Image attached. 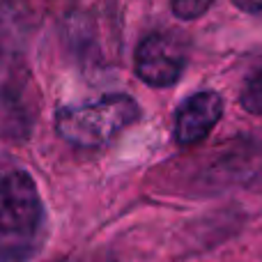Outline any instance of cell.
<instances>
[{
	"label": "cell",
	"instance_id": "1",
	"mask_svg": "<svg viewBox=\"0 0 262 262\" xmlns=\"http://www.w3.org/2000/svg\"><path fill=\"white\" fill-rule=\"evenodd\" d=\"M46 237V212L30 172L0 166V262H28Z\"/></svg>",
	"mask_w": 262,
	"mask_h": 262
},
{
	"label": "cell",
	"instance_id": "2",
	"mask_svg": "<svg viewBox=\"0 0 262 262\" xmlns=\"http://www.w3.org/2000/svg\"><path fill=\"white\" fill-rule=\"evenodd\" d=\"M140 118V108L124 92L62 106L55 115V131L64 143L81 149H97L113 143Z\"/></svg>",
	"mask_w": 262,
	"mask_h": 262
},
{
	"label": "cell",
	"instance_id": "3",
	"mask_svg": "<svg viewBox=\"0 0 262 262\" xmlns=\"http://www.w3.org/2000/svg\"><path fill=\"white\" fill-rule=\"evenodd\" d=\"M14 37L0 26V140H23L37 120V85Z\"/></svg>",
	"mask_w": 262,
	"mask_h": 262
},
{
	"label": "cell",
	"instance_id": "4",
	"mask_svg": "<svg viewBox=\"0 0 262 262\" xmlns=\"http://www.w3.org/2000/svg\"><path fill=\"white\" fill-rule=\"evenodd\" d=\"M186 67L184 41L172 32H152L138 44L134 55L136 76L149 88H170Z\"/></svg>",
	"mask_w": 262,
	"mask_h": 262
},
{
	"label": "cell",
	"instance_id": "5",
	"mask_svg": "<svg viewBox=\"0 0 262 262\" xmlns=\"http://www.w3.org/2000/svg\"><path fill=\"white\" fill-rule=\"evenodd\" d=\"M223 115V99L216 92H195L182 101L175 115V140L180 147H193L209 136Z\"/></svg>",
	"mask_w": 262,
	"mask_h": 262
},
{
	"label": "cell",
	"instance_id": "6",
	"mask_svg": "<svg viewBox=\"0 0 262 262\" xmlns=\"http://www.w3.org/2000/svg\"><path fill=\"white\" fill-rule=\"evenodd\" d=\"M207 177L219 186H246L262 180V138H249L226 147V152L219 154L212 168L207 166Z\"/></svg>",
	"mask_w": 262,
	"mask_h": 262
},
{
	"label": "cell",
	"instance_id": "7",
	"mask_svg": "<svg viewBox=\"0 0 262 262\" xmlns=\"http://www.w3.org/2000/svg\"><path fill=\"white\" fill-rule=\"evenodd\" d=\"M239 104L246 113L262 115V60L246 74L239 92Z\"/></svg>",
	"mask_w": 262,
	"mask_h": 262
},
{
	"label": "cell",
	"instance_id": "8",
	"mask_svg": "<svg viewBox=\"0 0 262 262\" xmlns=\"http://www.w3.org/2000/svg\"><path fill=\"white\" fill-rule=\"evenodd\" d=\"M214 5V0H170V9L177 18L182 21H195L200 18L209 7Z\"/></svg>",
	"mask_w": 262,
	"mask_h": 262
},
{
	"label": "cell",
	"instance_id": "9",
	"mask_svg": "<svg viewBox=\"0 0 262 262\" xmlns=\"http://www.w3.org/2000/svg\"><path fill=\"white\" fill-rule=\"evenodd\" d=\"M235 5L242 9V12L262 18V0H235Z\"/></svg>",
	"mask_w": 262,
	"mask_h": 262
}]
</instances>
